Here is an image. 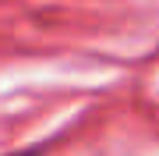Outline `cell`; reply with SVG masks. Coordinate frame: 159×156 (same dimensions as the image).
I'll return each instance as SVG.
<instances>
[{"mask_svg":"<svg viewBox=\"0 0 159 156\" xmlns=\"http://www.w3.org/2000/svg\"><path fill=\"white\" fill-rule=\"evenodd\" d=\"M7 156H43L39 149H18V153H7Z\"/></svg>","mask_w":159,"mask_h":156,"instance_id":"6da1fadb","label":"cell"}]
</instances>
